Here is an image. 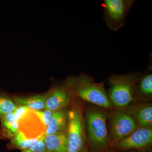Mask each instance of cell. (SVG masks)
Segmentation results:
<instances>
[{
	"instance_id": "obj_2",
	"label": "cell",
	"mask_w": 152,
	"mask_h": 152,
	"mask_svg": "<svg viewBox=\"0 0 152 152\" xmlns=\"http://www.w3.org/2000/svg\"><path fill=\"white\" fill-rule=\"evenodd\" d=\"M84 110L87 142L94 152H105L111 146L107 126L108 114L105 109L90 106Z\"/></svg>"
},
{
	"instance_id": "obj_9",
	"label": "cell",
	"mask_w": 152,
	"mask_h": 152,
	"mask_svg": "<svg viewBox=\"0 0 152 152\" xmlns=\"http://www.w3.org/2000/svg\"><path fill=\"white\" fill-rule=\"evenodd\" d=\"M138 128H152V104L151 102L134 101L125 108Z\"/></svg>"
},
{
	"instance_id": "obj_17",
	"label": "cell",
	"mask_w": 152,
	"mask_h": 152,
	"mask_svg": "<svg viewBox=\"0 0 152 152\" xmlns=\"http://www.w3.org/2000/svg\"><path fill=\"white\" fill-rule=\"evenodd\" d=\"M21 151L22 152H47L45 143V135L32 145Z\"/></svg>"
},
{
	"instance_id": "obj_12",
	"label": "cell",
	"mask_w": 152,
	"mask_h": 152,
	"mask_svg": "<svg viewBox=\"0 0 152 152\" xmlns=\"http://www.w3.org/2000/svg\"><path fill=\"white\" fill-rule=\"evenodd\" d=\"M68 123L67 107L54 112L50 123L46 129L45 136L66 130Z\"/></svg>"
},
{
	"instance_id": "obj_16",
	"label": "cell",
	"mask_w": 152,
	"mask_h": 152,
	"mask_svg": "<svg viewBox=\"0 0 152 152\" xmlns=\"http://www.w3.org/2000/svg\"><path fill=\"white\" fill-rule=\"evenodd\" d=\"M17 107L12 97L9 96L5 93L0 92V118L13 112Z\"/></svg>"
},
{
	"instance_id": "obj_6",
	"label": "cell",
	"mask_w": 152,
	"mask_h": 152,
	"mask_svg": "<svg viewBox=\"0 0 152 152\" xmlns=\"http://www.w3.org/2000/svg\"><path fill=\"white\" fill-rule=\"evenodd\" d=\"M134 0H104L102 4L104 18L110 30L117 31L124 26L127 14Z\"/></svg>"
},
{
	"instance_id": "obj_5",
	"label": "cell",
	"mask_w": 152,
	"mask_h": 152,
	"mask_svg": "<svg viewBox=\"0 0 152 152\" xmlns=\"http://www.w3.org/2000/svg\"><path fill=\"white\" fill-rule=\"evenodd\" d=\"M111 111L107 117L111 146L129 135L138 128L126 109H114Z\"/></svg>"
},
{
	"instance_id": "obj_3",
	"label": "cell",
	"mask_w": 152,
	"mask_h": 152,
	"mask_svg": "<svg viewBox=\"0 0 152 152\" xmlns=\"http://www.w3.org/2000/svg\"><path fill=\"white\" fill-rule=\"evenodd\" d=\"M142 72L124 75L111 74L107 92L115 109H125L135 101V87Z\"/></svg>"
},
{
	"instance_id": "obj_13",
	"label": "cell",
	"mask_w": 152,
	"mask_h": 152,
	"mask_svg": "<svg viewBox=\"0 0 152 152\" xmlns=\"http://www.w3.org/2000/svg\"><path fill=\"white\" fill-rule=\"evenodd\" d=\"M47 93L28 96H12L13 101L17 107H24L33 110H42L45 109Z\"/></svg>"
},
{
	"instance_id": "obj_18",
	"label": "cell",
	"mask_w": 152,
	"mask_h": 152,
	"mask_svg": "<svg viewBox=\"0 0 152 152\" xmlns=\"http://www.w3.org/2000/svg\"><path fill=\"white\" fill-rule=\"evenodd\" d=\"M34 112L46 129L51 119L54 112L44 109L42 110L34 111Z\"/></svg>"
},
{
	"instance_id": "obj_1",
	"label": "cell",
	"mask_w": 152,
	"mask_h": 152,
	"mask_svg": "<svg viewBox=\"0 0 152 152\" xmlns=\"http://www.w3.org/2000/svg\"><path fill=\"white\" fill-rule=\"evenodd\" d=\"M64 83L70 90L74 98L106 110L112 111L115 109L108 96L104 82L96 83L91 76L81 73L79 75L68 77Z\"/></svg>"
},
{
	"instance_id": "obj_8",
	"label": "cell",
	"mask_w": 152,
	"mask_h": 152,
	"mask_svg": "<svg viewBox=\"0 0 152 152\" xmlns=\"http://www.w3.org/2000/svg\"><path fill=\"white\" fill-rule=\"evenodd\" d=\"M74 98L70 91L64 83L53 87L47 93L45 109L56 111L67 107Z\"/></svg>"
},
{
	"instance_id": "obj_19",
	"label": "cell",
	"mask_w": 152,
	"mask_h": 152,
	"mask_svg": "<svg viewBox=\"0 0 152 152\" xmlns=\"http://www.w3.org/2000/svg\"><path fill=\"white\" fill-rule=\"evenodd\" d=\"M31 109L24 107H17V108L13 112L14 116L17 121L19 123L21 120L24 118Z\"/></svg>"
},
{
	"instance_id": "obj_7",
	"label": "cell",
	"mask_w": 152,
	"mask_h": 152,
	"mask_svg": "<svg viewBox=\"0 0 152 152\" xmlns=\"http://www.w3.org/2000/svg\"><path fill=\"white\" fill-rule=\"evenodd\" d=\"M152 143V128H137L120 141L111 145L115 150L138 149L149 147Z\"/></svg>"
},
{
	"instance_id": "obj_11",
	"label": "cell",
	"mask_w": 152,
	"mask_h": 152,
	"mask_svg": "<svg viewBox=\"0 0 152 152\" xmlns=\"http://www.w3.org/2000/svg\"><path fill=\"white\" fill-rule=\"evenodd\" d=\"M47 152H67L66 130L45 136Z\"/></svg>"
},
{
	"instance_id": "obj_4",
	"label": "cell",
	"mask_w": 152,
	"mask_h": 152,
	"mask_svg": "<svg viewBox=\"0 0 152 152\" xmlns=\"http://www.w3.org/2000/svg\"><path fill=\"white\" fill-rule=\"evenodd\" d=\"M72 103L68 110L67 152H83L87 142L84 116L78 102L73 99Z\"/></svg>"
},
{
	"instance_id": "obj_15",
	"label": "cell",
	"mask_w": 152,
	"mask_h": 152,
	"mask_svg": "<svg viewBox=\"0 0 152 152\" xmlns=\"http://www.w3.org/2000/svg\"><path fill=\"white\" fill-rule=\"evenodd\" d=\"M43 135L41 134L34 138H28L23 132L19 131L16 134L10 139L7 145L8 148L21 151L26 149L35 143Z\"/></svg>"
},
{
	"instance_id": "obj_10",
	"label": "cell",
	"mask_w": 152,
	"mask_h": 152,
	"mask_svg": "<svg viewBox=\"0 0 152 152\" xmlns=\"http://www.w3.org/2000/svg\"><path fill=\"white\" fill-rule=\"evenodd\" d=\"M152 63H149L146 70L142 73L135 87L136 101L150 102L152 98Z\"/></svg>"
},
{
	"instance_id": "obj_20",
	"label": "cell",
	"mask_w": 152,
	"mask_h": 152,
	"mask_svg": "<svg viewBox=\"0 0 152 152\" xmlns=\"http://www.w3.org/2000/svg\"><path fill=\"white\" fill-rule=\"evenodd\" d=\"M83 152H89V151L88 150H87L86 149H85Z\"/></svg>"
},
{
	"instance_id": "obj_14",
	"label": "cell",
	"mask_w": 152,
	"mask_h": 152,
	"mask_svg": "<svg viewBox=\"0 0 152 152\" xmlns=\"http://www.w3.org/2000/svg\"><path fill=\"white\" fill-rule=\"evenodd\" d=\"M0 122V139L10 140L19 132L18 123L13 112L1 117Z\"/></svg>"
}]
</instances>
